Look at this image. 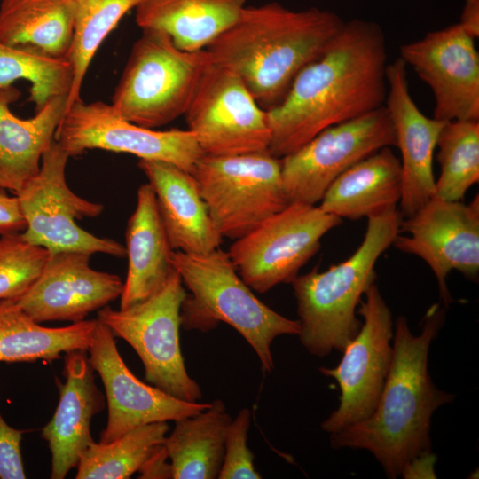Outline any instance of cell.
Instances as JSON below:
<instances>
[{"label": "cell", "instance_id": "4fadbf2b", "mask_svg": "<svg viewBox=\"0 0 479 479\" xmlns=\"http://www.w3.org/2000/svg\"><path fill=\"white\" fill-rule=\"evenodd\" d=\"M364 295L357 310L364 319L358 333L344 347L343 356L335 367L319 368L321 373L337 381L341 390L338 408L321 423L322 429L330 434L372 414L392 360L391 311L375 282Z\"/></svg>", "mask_w": 479, "mask_h": 479}, {"label": "cell", "instance_id": "f546056e", "mask_svg": "<svg viewBox=\"0 0 479 479\" xmlns=\"http://www.w3.org/2000/svg\"><path fill=\"white\" fill-rule=\"evenodd\" d=\"M73 37L66 58L73 69L67 109L81 99L84 77L93 57L122 17L141 0H72Z\"/></svg>", "mask_w": 479, "mask_h": 479}, {"label": "cell", "instance_id": "8992f818", "mask_svg": "<svg viewBox=\"0 0 479 479\" xmlns=\"http://www.w3.org/2000/svg\"><path fill=\"white\" fill-rule=\"evenodd\" d=\"M210 59L179 49L165 33L142 30L133 43L111 106L124 120L154 129L184 115Z\"/></svg>", "mask_w": 479, "mask_h": 479}, {"label": "cell", "instance_id": "2e32d148", "mask_svg": "<svg viewBox=\"0 0 479 479\" xmlns=\"http://www.w3.org/2000/svg\"><path fill=\"white\" fill-rule=\"evenodd\" d=\"M399 58L431 90L435 119L479 121V54L459 23L403 44Z\"/></svg>", "mask_w": 479, "mask_h": 479}, {"label": "cell", "instance_id": "7a4b0ae2", "mask_svg": "<svg viewBox=\"0 0 479 479\" xmlns=\"http://www.w3.org/2000/svg\"><path fill=\"white\" fill-rule=\"evenodd\" d=\"M444 319L438 303L427 310L418 335L405 317L396 319L392 360L377 406L366 419L331 434L333 448L369 451L389 478L404 475L414 460L430 454L432 415L454 398L435 386L428 370L429 347Z\"/></svg>", "mask_w": 479, "mask_h": 479}, {"label": "cell", "instance_id": "836d02e7", "mask_svg": "<svg viewBox=\"0 0 479 479\" xmlns=\"http://www.w3.org/2000/svg\"><path fill=\"white\" fill-rule=\"evenodd\" d=\"M249 409L240 410L232 419L224 440V452L219 479H259L262 476L254 465V454L247 447L250 427Z\"/></svg>", "mask_w": 479, "mask_h": 479}, {"label": "cell", "instance_id": "3957f363", "mask_svg": "<svg viewBox=\"0 0 479 479\" xmlns=\"http://www.w3.org/2000/svg\"><path fill=\"white\" fill-rule=\"evenodd\" d=\"M344 22L318 7L291 10L278 2L245 6L205 50L269 110L282 101L298 73L326 50Z\"/></svg>", "mask_w": 479, "mask_h": 479}, {"label": "cell", "instance_id": "e0dca14e", "mask_svg": "<svg viewBox=\"0 0 479 479\" xmlns=\"http://www.w3.org/2000/svg\"><path fill=\"white\" fill-rule=\"evenodd\" d=\"M114 337L98 319L87 350L89 361L103 382L108 408L106 426L100 433L99 443L111 442L145 424L176 421L209 407L210 403L184 401L141 381L122 360Z\"/></svg>", "mask_w": 479, "mask_h": 479}, {"label": "cell", "instance_id": "484cf974", "mask_svg": "<svg viewBox=\"0 0 479 479\" xmlns=\"http://www.w3.org/2000/svg\"><path fill=\"white\" fill-rule=\"evenodd\" d=\"M98 319H84L62 327H46L24 312L13 299L0 300V363L43 360L88 350Z\"/></svg>", "mask_w": 479, "mask_h": 479}, {"label": "cell", "instance_id": "1f68e13d", "mask_svg": "<svg viewBox=\"0 0 479 479\" xmlns=\"http://www.w3.org/2000/svg\"><path fill=\"white\" fill-rule=\"evenodd\" d=\"M436 146L441 172L435 183V196L460 200L479 181V121L446 122Z\"/></svg>", "mask_w": 479, "mask_h": 479}, {"label": "cell", "instance_id": "83f0119b", "mask_svg": "<svg viewBox=\"0 0 479 479\" xmlns=\"http://www.w3.org/2000/svg\"><path fill=\"white\" fill-rule=\"evenodd\" d=\"M72 0H2L0 42L66 57L73 37Z\"/></svg>", "mask_w": 479, "mask_h": 479}, {"label": "cell", "instance_id": "ba28073f", "mask_svg": "<svg viewBox=\"0 0 479 479\" xmlns=\"http://www.w3.org/2000/svg\"><path fill=\"white\" fill-rule=\"evenodd\" d=\"M192 174L223 238H240L288 204L280 159L268 150L232 156L203 155Z\"/></svg>", "mask_w": 479, "mask_h": 479}, {"label": "cell", "instance_id": "8fae6325", "mask_svg": "<svg viewBox=\"0 0 479 479\" xmlns=\"http://www.w3.org/2000/svg\"><path fill=\"white\" fill-rule=\"evenodd\" d=\"M388 146H396V136L385 106L325 129L280 158L288 203L316 205L341 174Z\"/></svg>", "mask_w": 479, "mask_h": 479}, {"label": "cell", "instance_id": "74e56055", "mask_svg": "<svg viewBox=\"0 0 479 479\" xmlns=\"http://www.w3.org/2000/svg\"><path fill=\"white\" fill-rule=\"evenodd\" d=\"M459 23L471 37H479V0H465Z\"/></svg>", "mask_w": 479, "mask_h": 479}, {"label": "cell", "instance_id": "603a6c76", "mask_svg": "<svg viewBox=\"0 0 479 479\" xmlns=\"http://www.w3.org/2000/svg\"><path fill=\"white\" fill-rule=\"evenodd\" d=\"M128 271L121 294L120 309L135 305L151 296L168 279L174 268L172 249L149 183L140 185L137 206L125 232Z\"/></svg>", "mask_w": 479, "mask_h": 479}, {"label": "cell", "instance_id": "f1b7e54d", "mask_svg": "<svg viewBox=\"0 0 479 479\" xmlns=\"http://www.w3.org/2000/svg\"><path fill=\"white\" fill-rule=\"evenodd\" d=\"M169 427L158 421L133 428L106 443L94 442L81 456L76 479H127L163 444Z\"/></svg>", "mask_w": 479, "mask_h": 479}, {"label": "cell", "instance_id": "7c38bea8", "mask_svg": "<svg viewBox=\"0 0 479 479\" xmlns=\"http://www.w3.org/2000/svg\"><path fill=\"white\" fill-rule=\"evenodd\" d=\"M184 115L204 155H240L269 148L266 110L235 73L211 59Z\"/></svg>", "mask_w": 479, "mask_h": 479}, {"label": "cell", "instance_id": "e575fe53", "mask_svg": "<svg viewBox=\"0 0 479 479\" xmlns=\"http://www.w3.org/2000/svg\"><path fill=\"white\" fill-rule=\"evenodd\" d=\"M24 430L11 427L0 413V478L24 479L26 474L20 452Z\"/></svg>", "mask_w": 479, "mask_h": 479}, {"label": "cell", "instance_id": "ac0fdd59", "mask_svg": "<svg viewBox=\"0 0 479 479\" xmlns=\"http://www.w3.org/2000/svg\"><path fill=\"white\" fill-rule=\"evenodd\" d=\"M90 256L80 251L50 253L37 279L13 300L38 323L84 320L120 297L123 287L118 275L92 269Z\"/></svg>", "mask_w": 479, "mask_h": 479}, {"label": "cell", "instance_id": "7402d4cb", "mask_svg": "<svg viewBox=\"0 0 479 479\" xmlns=\"http://www.w3.org/2000/svg\"><path fill=\"white\" fill-rule=\"evenodd\" d=\"M20 97L14 86H0V170L14 194L37 174L67 110V95L51 98L28 119L17 117L10 109Z\"/></svg>", "mask_w": 479, "mask_h": 479}, {"label": "cell", "instance_id": "cb8c5ba5", "mask_svg": "<svg viewBox=\"0 0 479 479\" xmlns=\"http://www.w3.org/2000/svg\"><path fill=\"white\" fill-rule=\"evenodd\" d=\"M401 191L400 160L388 146L341 174L328 187L318 207L341 219L368 218L397 208Z\"/></svg>", "mask_w": 479, "mask_h": 479}, {"label": "cell", "instance_id": "9a60e30c", "mask_svg": "<svg viewBox=\"0 0 479 479\" xmlns=\"http://www.w3.org/2000/svg\"><path fill=\"white\" fill-rule=\"evenodd\" d=\"M392 245L415 255L434 272L440 298L447 306L452 298L446 278L452 270L475 279L479 271V198L470 203L430 199L413 215L403 218Z\"/></svg>", "mask_w": 479, "mask_h": 479}, {"label": "cell", "instance_id": "d6a6232c", "mask_svg": "<svg viewBox=\"0 0 479 479\" xmlns=\"http://www.w3.org/2000/svg\"><path fill=\"white\" fill-rule=\"evenodd\" d=\"M47 249L28 243L21 234L0 237V300L23 294L41 273Z\"/></svg>", "mask_w": 479, "mask_h": 479}, {"label": "cell", "instance_id": "d590c367", "mask_svg": "<svg viewBox=\"0 0 479 479\" xmlns=\"http://www.w3.org/2000/svg\"><path fill=\"white\" fill-rule=\"evenodd\" d=\"M26 228V221L17 195L8 196L0 191V237L19 233Z\"/></svg>", "mask_w": 479, "mask_h": 479}, {"label": "cell", "instance_id": "4dcf8cb0", "mask_svg": "<svg viewBox=\"0 0 479 479\" xmlns=\"http://www.w3.org/2000/svg\"><path fill=\"white\" fill-rule=\"evenodd\" d=\"M24 79L30 83L29 100L36 111L51 98L67 95L73 69L66 57L49 55L28 45H8L0 42V86Z\"/></svg>", "mask_w": 479, "mask_h": 479}, {"label": "cell", "instance_id": "9c48e42d", "mask_svg": "<svg viewBox=\"0 0 479 479\" xmlns=\"http://www.w3.org/2000/svg\"><path fill=\"white\" fill-rule=\"evenodd\" d=\"M69 158L54 140L43 153L37 174L15 194L26 221L22 238L49 253L80 251L125 256L122 244L95 236L76 224V220L98 216L104 207L80 197L69 188L66 180Z\"/></svg>", "mask_w": 479, "mask_h": 479}, {"label": "cell", "instance_id": "d4e9b609", "mask_svg": "<svg viewBox=\"0 0 479 479\" xmlns=\"http://www.w3.org/2000/svg\"><path fill=\"white\" fill-rule=\"evenodd\" d=\"M246 0H141L135 20L142 29L167 34L181 50H204L229 28Z\"/></svg>", "mask_w": 479, "mask_h": 479}, {"label": "cell", "instance_id": "d6986e66", "mask_svg": "<svg viewBox=\"0 0 479 479\" xmlns=\"http://www.w3.org/2000/svg\"><path fill=\"white\" fill-rule=\"evenodd\" d=\"M407 66L398 57L387 65L385 106L395 130L401 153L403 217L413 215L436 195L433 154L445 122L426 116L413 101L408 85Z\"/></svg>", "mask_w": 479, "mask_h": 479}, {"label": "cell", "instance_id": "30bf717a", "mask_svg": "<svg viewBox=\"0 0 479 479\" xmlns=\"http://www.w3.org/2000/svg\"><path fill=\"white\" fill-rule=\"evenodd\" d=\"M342 222L318 206L290 202L235 240L228 254L246 284L266 293L291 283L319 249L322 237Z\"/></svg>", "mask_w": 479, "mask_h": 479}, {"label": "cell", "instance_id": "5bb4252c", "mask_svg": "<svg viewBox=\"0 0 479 479\" xmlns=\"http://www.w3.org/2000/svg\"><path fill=\"white\" fill-rule=\"evenodd\" d=\"M55 140L69 157L101 149L135 155L139 160L161 161L190 173L204 155L188 130H155L128 122L110 104L75 101L65 112Z\"/></svg>", "mask_w": 479, "mask_h": 479}, {"label": "cell", "instance_id": "6da1fadb", "mask_svg": "<svg viewBox=\"0 0 479 479\" xmlns=\"http://www.w3.org/2000/svg\"><path fill=\"white\" fill-rule=\"evenodd\" d=\"M387 43L372 20L344 22L326 50L295 76L282 101L266 110L268 151L280 159L325 129L385 105Z\"/></svg>", "mask_w": 479, "mask_h": 479}, {"label": "cell", "instance_id": "44dd1931", "mask_svg": "<svg viewBox=\"0 0 479 479\" xmlns=\"http://www.w3.org/2000/svg\"><path fill=\"white\" fill-rule=\"evenodd\" d=\"M152 186L172 250L205 254L219 248L223 237L212 221L193 175L174 164L139 160Z\"/></svg>", "mask_w": 479, "mask_h": 479}, {"label": "cell", "instance_id": "277c9868", "mask_svg": "<svg viewBox=\"0 0 479 479\" xmlns=\"http://www.w3.org/2000/svg\"><path fill=\"white\" fill-rule=\"evenodd\" d=\"M397 208L368 217L364 240L346 260L325 271L298 275L292 282L300 323L299 339L312 355L323 357L342 351L362 322L356 309L375 282L374 266L400 232L403 220Z\"/></svg>", "mask_w": 479, "mask_h": 479}, {"label": "cell", "instance_id": "ffe728a7", "mask_svg": "<svg viewBox=\"0 0 479 479\" xmlns=\"http://www.w3.org/2000/svg\"><path fill=\"white\" fill-rule=\"evenodd\" d=\"M65 381L56 378L59 403L41 436L51 454V478L63 479L76 467L81 456L95 442L92 418L105 408V397L95 383L87 350L65 354Z\"/></svg>", "mask_w": 479, "mask_h": 479}, {"label": "cell", "instance_id": "8d00e7d4", "mask_svg": "<svg viewBox=\"0 0 479 479\" xmlns=\"http://www.w3.org/2000/svg\"><path fill=\"white\" fill-rule=\"evenodd\" d=\"M164 444L139 469L140 478H172L170 463Z\"/></svg>", "mask_w": 479, "mask_h": 479}, {"label": "cell", "instance_id": "4316f807", "mask_svg": "<svg viewBox=\"0 0 479 479\" xmlns=\"http://www.w3.org/2000/svg\"><path fill=\"white\" fill-rule=\"evenodd\" d=\"M232 420L220 399L208 408L175 421L164 447L174 479H215L221 470L224 440Z\"/></svg>", "mask_w": 479, "mask_h": 479}, {"label": "cell", "instance_id": "52a82bcc", "mask_svg": "<svg viewBox=\"0 0 479 479\" xmlns=\"http://www.w3.org/2000/svg\"><path fill=\"white\" fill-rule=\"evenodd\" d=\"M183 285L174 269L147 299L126 309L106 305L98 310L97 318L133 348L149 383L176 398L197 402L201 389L186 372L179 343L181 307L186 295Z\"/></svg>", "mask_w": 479, "mask_h": 479}, {"label": "cell", "instance_id": "5b68a950", "mask_svg": "<svg viewBox=\"0 0 479 479\" xmlns=\"http://www.w3.org/2000/svg\"><path fill=\"white\" fill-rule=\"evenodd\" d=\"M170 262L191 291L181 307L185 328H210L222 321L233 327L256 353L262 367L271 372V345L279 335H298L300 323L261 302L234 267L228 252L216 248L205 254L172 250Z\"/></svg>", "mask_w": 479, "mask_h": 479}, {"label": "cell", "instance_id": "f35d334b", "mask_svg": "<svg viewBox=\"0 0 479 479\" xmlns=\"http://www.w3.org/2000/svg\"><path fill=\"white\" fill-rule=\"evenodd\" d=\"M10 190V185L4 175L0 170V191Z\"/></svg>", "mask_w": 479, "mask_h": 479}]
</instances>
